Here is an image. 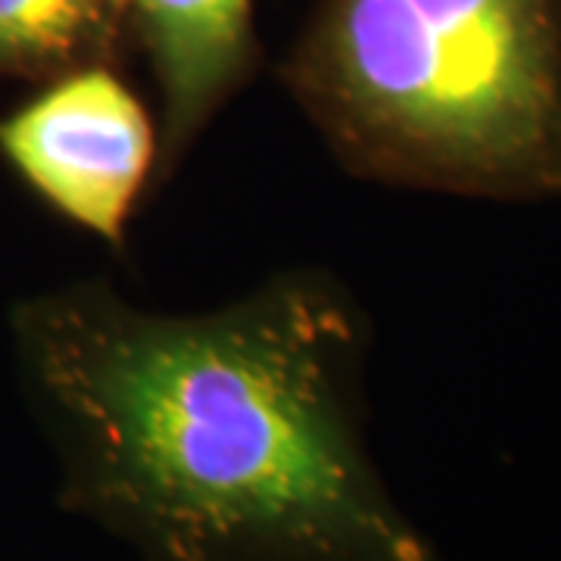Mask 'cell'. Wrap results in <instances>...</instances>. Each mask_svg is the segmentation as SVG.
<instances>
[{"instance_id":"6da1fadb","label":"cell","mask_w":561,"mask_h":561,"mask_svg":"<svg viewBox=\"0 0 561 561\" xmlns=\"http://www.w3.org/2000/svg\"><path fill=\"white\" fill-rule=\"evenodd\" d=\"M13 328L66 500L144 561H437L365 449L368 328L331 275L184 316L79 280Z\"/></svg>"},{"instance_id":"7a4b0ae2","label":"cell","mask_w":561,"mask_h":561,"mask_svg":"<svg viewBox=\"0 0 561 561\" xmlns=\"http://www.w3.org/2000/svg\"><path fill=\"white\" fill-rule=\"evenodd\" d=\"M284 81L359 179L561 197V0H321Z\"/></svg>"},{"instance_id":"3957f363","label":"cell","mask_w":561,"mask_h":561,"mask_svg":"<svg viewBox=\"0 0 561 561\" xmlns=\"http://www.w3.org/2000/svg\"><path fill=\"white\" fill-rule=\"evenodd\" d=\"M0 153L60 216L116 243L160 160L157 125L106 66L66 72L0 122Z\"/></svg>"},{"instance_id":"277c9868","label":"cell","mask_w":561,"mask_h":561,"mask_svg":"<svg viewBox=\"0 0 561 561\" xmlns=\"http://www.w3.org/2000/svg\"><path fill=\"white\" fill-rule=\"evenodd\" d=\"M160 84L157 144L172 169L241 88L253 54V0H122Z\"/></svg>"},{"instance_id":"5b68a950","label":"cell","mask_w":561,"mask_h":561,"mask_svg":"<svg viewBox=\"0 0 561 561\" xmlns=\"http://www.w3.org/2000/svg\"><path fill=\"white\" fill-rule=\"evenodd\" d=\"M122 0H0V76L60 79L110 60Z\"/></svg>"}]
</instances>
